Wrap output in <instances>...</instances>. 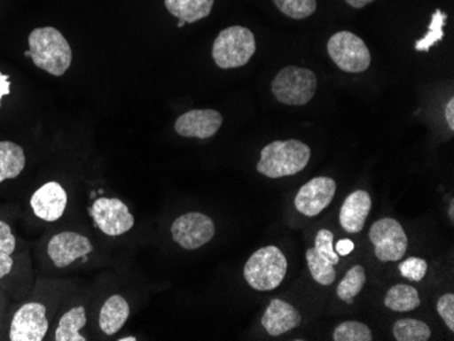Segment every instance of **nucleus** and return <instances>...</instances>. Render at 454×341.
<instances>
[{"mask_svg":"<svg viewBox=\"0 0 454 341\" xmlns=\"http://www.w3.org/2000/svg\"><path fill=\"white\" fill-rule=\"evenodd\" d=\"M29 52L35 67L53 76L65 75L73 63V50L58 29L37 27L29 35Z\"/></svg>","mask_w":454,"mask_h":341,"instance_id":"f257e3e1","label":"nucleus"},{"mask_svg":"<svg viewBox=\"0 0 454 341\" xmlns=\"http://www.w3.org/2000/svg\"><path fill=\"white\" fill-rule=\"evenodd\" d=\"M272 2L286 17L293 18L297 21L310 17L317 10L316 0H272Z\"/></svg>","mask_w":454,"mask_h":341,"instance_id":"a878e982","label":"nucleus"},{"mask_svg":"<svg viewBox=\"0 0 454 341\" xmlns=\"http://www.w3.org/2000/svg\"><path fill=\"white\" fill-rule=\"evenodd\" d=\"M12 264H14V261H12V254L2 253V252H0V279L6 276L7 274H10Z\"/></svg>","mask_w":454,"mask_h":341,"instance_id":"473e14b6","label":"nucleus"},{"mask_svg":"<svg viewBox=\"0 0 454 341\" xmlns=\"http://www.w3.org/2000/svg\"><path fill=\"white\" fill-rule=\"evenodd\" d=\"M453 208H454V202H453V200H451L450 210H449V215H450L451 219L454 218V216H453Z\"/></svg>","mask_w":454,"mask_h":341,"instance_id":"e433bc0d","label":"nucleus"},{"mask_svg":"<svg viewBox=\"0 0 454 341\" xmlns=\"http://www.w3.org/2000/svg\"><path fill=\"white\" fill-rule=\"evenodd\" d=\"M354 249H356V244L348 238L340 239L335 246L336 253L341 257H346L348 256V254L353 253Z\"/></svg>","mask_w":454,"mask_h":341,"instance_id":"2f4dec72","label":"nucleus"},{"mask_svg":"<svg viewBox=\"0 0 454 341\" xmlns=\"http://www.w3.org/2000/svg\"><path fill=\"white\" fill-rule=\"evenodd\" d=\"M287 274V259L277 246H264L254 252L244 267L247 283L257 291H272Z\"/></svg>","mask_w":454,"mask_h":341,"instance_id":"7ed1b4c3","label":"nucleus"},{"mask_svg":"<svg viewBox=\"0 0 454 341\" xmlns=\"http://www.w3.org/2000/svg\"><path fill=\"white\" fill-rule=\"evenodd\" d=\"M326 50L329 58L344 73H364L372 65V55L364 40L347 30L329 38Z\"/></svg>","mask_w":454,"mask_h":341,"instance_id":"423d86ee","label":"nucleus"},{"mask_svg":"<svg viewBox=\"0 0 454 341\" xmlns=\"http://www.w3.org/2000/svg\"><path fill=\"white\" fill-rule=\"evenodd\" d=\"M315 249L321 254V256L329 260L333 266L340 263L339 254L336 253L335 248H333V231L326 230V229H323V230L318 231L315 239Z\"/></svg>","mask_w":454,"mask_h":341,"instance_id":"cd10ccee","label":"nucleus"},{"mask_svg":"<svg viewBox=\"0 0 454 341\" xmlns=\"http://www.w3.org/2000/svg\"><path fill=\"white\" fill-rule=\"evenodd\" d=\"M335 341H372L373 333L359 321H344L333 330Z\"/></svg>","mask_w":454,"mask_h":341,"instance_id":"bb28decb","label":"nucleus"},{"mask_svg":"<svg viewBox=\"0 0 454 341\" xmlns=\"http://www.w3.org/2000/svg\"><path fill=\"white\" fill-rule=\"evenodd\" d=\"M385 306L394 312L407 313L419 307L420 298L417 289L408 284H396L385 295Z\"/></svg>","mask_w":454,"mask_h":341,"instance_id":"412c9836","label":"nucleus"},{"mask_svg":"<svg viewBox=\"0 0 454 341\" xmlns=\"http://www.w3.org/2000/svg\"><path fill=\"white\" fill-rule=\"evenodd\" d=\"M24 149L12 142H0V182L17 178L25 169Z\"/></svg>","mask_w":454,"mask_h":341,"instance_id":"6ab92c4d","label":"nucleus"},{"mask_svg":"<svg viewBox=\"0 0 454 341\" xmlns=\"http://www.w3.org/2000/svg\"><path fill=\"white\" fill-rule=\"evenodd\" d=\"M215 0H165L168 12L180 19L178 27L184 24H195V22L207 18L213 10Z\"/></svg>","mask_w":454,"mask_h":341,"instance_id":"a211bd4d","label":"nucleus"},{"mask_svg":"<svg viewBox=\"0 0 454 341\" xmlns=\"http://www.w3.org/2000/svg\"><path fill=\"white\" fill-rule=\"evenodd\" d=\"M400 274L412 282H420L427 274V261L419 257H410L399 266Z\"/></svg>","mask_w":454,"mask_h":341,"instance_id":"c85d7f7f","label":"nucleus"},{"mask_svg":"<svg viewBox=\"0 0 454 341\" xmlns=\"http://www.w3.org/2000/svg\"><path fill=\"white\" fill-rule=\"evenodd\" d=\"M438 314L442 317L446 327L453 332L454 330V295L445 294L438 299Z\"/></svg>","mask_w":454,"mask_h":341,"instance_id":"c756f323","label":"nucleus"},{"mask_svg":"<svg viewBox=\"0 0 454 341\" xmlns=\"http://www.w3.org/2000/svg\"><path fill=\"white\" fill-rule=\"evenodd\" d=\"M392 332L397 341H427L431 337L428 325L415 318L397 320L392 327Z\"/></svg>","mask_w":454,"mask_h":341,"instance_id":"4be33fe9","label":"nucleus"},{"mask_svg":"<svg viewBox=\"0 0 454 341\" xmlns=\"http://www.w3.org/2000/svg\"><path fill=\"white\" fill-rule=\"evenodd\" d=\"M309 271L313 279L321 286H331L336 280L335 266L329 260L321 256L315 248L306 252Z\"/></svg>","mask_w":454,"mask_h":341,"instance_id":"5701e85b","label":"nucleus"},{"mask_svg":"<svg viewBox=\"0 0 454 341\" xmlns=\"http://www.w3.org/2000/svg\"><path fill=\"white\" fill-rule=\"evenodd\" d=\"M223 117L214 109H195L176 120L175 129L180 136L210 139L221 129Z\"/></svg>","mask_w":454,"mask_h":341,"instance_id":"ddd939ff","label":"nucleus"},{"mask_svg":"<svg viewBox=\"0 0 454 341\" xmlns=\"http://www.w3.org/2000/svg\"><path fill=\"white\" fill-rule=\"evenodd\" d=\"M445 119H446V123H448L449 128H450V131H454V98H453V97H451V98L449 99V103L446 104Z\"/></svg>","mask_w":454,"mask_h":341,"instance_id":"f704fd0d","label":"nucleus"},{"mask_svg":"<svg viewBox=\"0 0 454 341\" xmlns=\"http://www.w3.org/2000/svg\"><path fill=\"white\" fill-rule=\"evenodd\" d=\"M30 205L35 216L47 222H55L67 207V193L58 182H47L33 193Z\"/></svg>","mask_w":454,"mask_h":341,"instance_id":"4468645a","label":"nucleus"},{"mask_svg":"<svg viewBox=\"0 0 454 341\" xmlns=\"http://www.w3.org/2000/svg\"><path fill=\"white\" fill-rule=\"evenodd\" d=\"M272 94L280 104L303 106L312 101L317 91V78L309 68L287 66L275 76L271 83Z\"/></svg>","mask_w":454,"mask_h":341,"instance_id":"39448f33","label":"nucleus"},{"mask_svg":"<svg viewBox=\"0 0 454 341\" xmlns=\"http://www.w3.org/2000/svg\"><path fill=\"white\" fill-rule=\"evenodd\" d=\"M335 180L331 177H316L306 182L295 196V208L309 218L323 213L331 203L336 193Z\"/></svg>","mask_w":454,"mask_h":341,"instance_id":"9b49d317","label":"nucleus"},{"mask_svg":"<svg viewBox=\"0 0 454 341\" xmlns=\"http://www.w3.org/2000/svg\"><path fill=\"white\" fill-rule=\"evenodd\" d=\"M88 322L86 310L83 306L74 307L68 310L59 321V327L56 329V341H86L88 338L82 336L79 330L85 327Z\"/></svg>","mask_w":454,"mask_h":341,"instance_id":"aec40b11","label":"nucleus"},{"mask_svg":"<svg viewBox=\"0 0 454 341\" xmlns=\"http://www.w3.org/2000/svg\"><path fill=\"white\" fill-rule=\"evenodd\" d=\"M302 317L293 305L282 299H272L262 317V324L268 335H285L301 324Z\"/></svg>","mask_w":454,"mask_h":341,"instance_id":"2eb2a0df","label":"nucleus"},{"mask_svg":"<svg viewBox=\"0 0 454 341\" xmlns=\"http://www.w3.org/2000/svg\"><path fill=\"white\" fill-rule=\"evenodd\" d=\"M15 236H12V229L6 222L0 221V252L12 254L15 251Z\"/></svg>","mask_w":454,"mask_h":341,"instance_id":"7c9ffc66","label":"nucleus"},{"mask_svg":"<svg viewBox=\"0 0 454 341\" xmlns=\"http://www.w3.org/2000/svg\"><path fill=\"white\" fill-rule=\"evenodd\" d=\"M47 309L38 302H30L17 310L10 328L12 341H41L47 335Z\"/></svg>","mask_w":454,"mask_h":341,"instance_id":"9d476101","label":"nucleus"},{"mask_svg":"<svg viewBox=\"0 0 454 341\" xmlns=\"http://www.w3.org/2000/svg\"><path fill=\"white\" fill-rule=\"evenodd\" d=\"M48 256L58 268H66L81 257L93 252V245L86 236L74 231L56 234L48 244Z\"/></svg>","mask_w":454,"mask_h":341,"instance_id":"f8f14e48","label":"nucleus"},{"mask_svg":"<svg viewBox=\"0 0 454 341\" xmlns=\"http://www.w3.org/2000/svg\"><path fill=\"white\" fill-rule=\"evenodd\" d=\"M364 283H366V272L364 267L354 266L344 275L343 280L336 289V294L347 304H354V298L362 291Z\"/></svg>","mask_w":454,"mask_h":341,"instance_id":"b1692460","label":"nucleus"},{"mask_svg":"<svg viewBox=\"0 0 454 341\" xmlns=\"http://www.w3.org/2000/svg\"><path fill=\"white\" fill-rule=\"evenodd\" d=\"M97 228L109 236H119L131 230L135 218L129 207L116 198H99L90 208Z\"/></svg>","mask_w":454,"mask_h":341,"instance_id":"1a4fd4ad","label":"nucleus"},{"mask_svg":"<svg viewBox=\"0 0 454 341\" xmlns=\"http://www.w3.org/2000/svg\"><path fill=\"white\" fill-rule=\"evenodd\" d=\"M369 238L374 245L377 259L382 263L399 261L408 249V236L396 219H380L369 231Z\"/></svg>","mask_w":454,"mask_h":341,"instance_id":"0eeeda50","label":"nucleus"},{"mask_svg":"<svg viewBox=\"0 0 454 341\" xmlns=\"http://www.w3.org/2000/svg\"><path fill=\"white\" fill-rule=\"evenodd\" d=\"M448 15L441 10H435L431 15V22L428 25L427 35L415 43V50L419 52H428L431 47H434L443 38V27H445Z\"/></svg>","mask_w":454,"mask_h":341,"instance_id":"393cba45","label":"nucleus"},{"mask_svg":"<svg viewBox=\"0 0 454 341\" xmlns=\"http://www.w3.org/2000/svg\"><path fill=\"white\" fill-rule=\"evenodd\" d=\"M12 91V83H10V76L6 74L0 73V106H2V98L9 96Z\"/></svg>","mask_w":454,"mask_h":341,"instance_id":"72a5a7b5","label":"nucleus"},{"mask_svg":"<svg viewBox=\"0 0 454 341\" xmlns=\"http://www.w3.org/2000/svg\"><path fill=\"white\" fill-rule=\"evenodd\" d=\"M256 52V38L247 27H231L222 30L213 45V58L222 70L247 65Z\"/></svg>","mask_w":454,"mask_h":341,"instance_id":"20e7f679","label":"nucleus"},{"mask_svg":"<svg viewBox=\"0 0 454 341\" xmlns=\"http://www.w3.org/2000/svg\"><path fill=\"white\" fill-rule=\"evenodd\" d=\"M310 155V147L301 140H277L260 152L257 172L268 178L294 175L308 167Z\"/></svg>","mask_w":454,"mask_h":341,"instance_id":"f03ea898","label":"nucleus"},{"mask_svg":"<svg viewBox=\"0 0 454 341\" xmlns=\"http://www.w3.org/2000/svg\"><path fill=\"white\" fill-rule=\"evenodd\" d=\"M129 317V305L121 295H112L99 312V328L108 336L116 335Z\"/></svg>","mask_w":454,"mask_h":341,"instance_id":"f3484780","label":"nucleus"},{"mask_svg":"<svg viewBox=\"0 0 454 341\" xmlns=\"http://www.w3.org/2000/svg\"><path fill=\"white\" fill-rule=\"evenodd\" d=\"M215 236V225L210 216L200 213H188L178 216L172 225V236L177 245L187 251H195L210 243Z\"/></svg>","mask_w":454,"mask_h":341,"instance_id":"6e6552de","label":"nucleus"},{"mask_svg":"<svg viewBox=\"0 0 454 341\" xmlns=\"http://www.w3.org/2000/svg\"><path fill=\"white\" fill-rule=\"evenodd\" d=\"M120 341H137V338L135 337H122L119 338Z\"/></svg>","mask_w":454,"mask_h":341,"instance_id":"4c0bfd02","label":"nucleus"},{"mask_svg":"<svg viewBox=\"0 0 454 341\" xmlns=\"http://www.w3.org/2000/svg\"><path fill=\"white\" fill-rule=\"evenodd\" d=\"M348 6L353 7V9H364L367 4H373L376 0H346Z\"/></svg>","mask_w":454,"mask_h":341,"instance_id":"c9c22d12","label":"nucleus"},{"mask_svg":"<svg viewBox=\"0 0 454 341\" xmlns=\"http://www.w3.org/2000/svg\"><path fill=\"white\" fill-rule=\"evenodd\" d=\"M372 210V198L366 190H358L348 195L340 208L341 228L347 233H361Z\"/></svg>","mask_w":454,"mask_h":341,"instance_id":"dca6fc26","label":"nucleus"}]
</instances>
